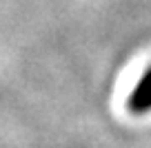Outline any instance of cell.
Here are the masks:
<instances>
[{"instance_id": "1", "label": "cell", "mask_w": 151, "mask_h": 148, "mask_svg": "<svg viewBox=\"0 0 151 148\" xmlns=\"http://www.w3.org/2000/svg\"><path fill=\"white\" fill-rule=\"evenodd\" d=\"M127 106H129V111H131L133 115L151 113V66L142 73V78L138 80V84L133 86Z\"/></svg>"}]
</instances>
